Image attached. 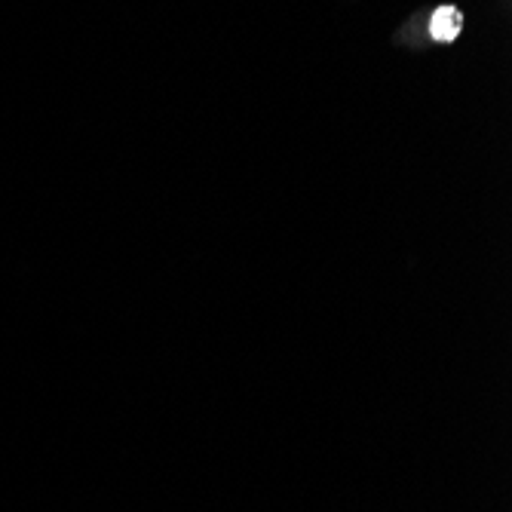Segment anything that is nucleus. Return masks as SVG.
<instances>
[{
  "instance_id": "f257e3e1",
  "label": "nucleus",
  "mask_w": 512,
  "mask_h": 512,
  "mask_svg": "<svg viewBox=\"0 0 512 512\" xmlns=\"http://www.w3.org/2000/svg\"><path fill=\"white\" fill-rule=\"evenodd\" d=\"M427 31L436 43H451L463 31V13L457 7H439L427 19Z\"/></svg>"
}]
</instances>
